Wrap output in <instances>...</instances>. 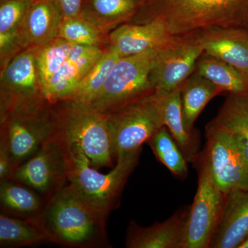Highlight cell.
I'll use <instances>...</instances> for the list:
<instances>
[{"label": "cell", "instance_id": "obj_1", "mask_svg": "<svg viewBox=\"0 0 248 248\" xmlns=\"http://www.w3.org/2000/svg\"><path fill=\"white\" fill-rule=\"evenodd\" d=\"M136 13L143 15L141 23L162 21L172 36L211 29L248 32V0H141Z\"/></svg>", "mask_w": 248, "mask_h": 248}, {"label": "cell", "instance_id": "obj_2", "mask_svg": "<svg viewBox=\"0 0 248 248\" xmlns=\"http://www.w3.org/2000/svg\"><path fill=\"white\" fill-rule=\"evenodd\" d=\"M107 217L65 184L46 202L39 222L48 241L73 248L107 246Z\"/></svg>", "mask_w": 248, "mask_h": 248}, {"label": "cell", "instance_id": "obj_3", "mask_svg": "<svg viewBox=\"0 0 248 248\" xmlns=\"http://www.w3.org/2000/svg\"><path fill=\"white\" fill-rule=\"evenodd\" d=\"M63 141L67 154L68 185L96 210L108 217L118 204L125 183L138 164L141 152L117 159L113 169L103 174L92 166L79 146Z\"/></svg>", "mask_w": 248, "mask_h": 248}, {"label": "cell", "instance_id": "obj_4", "mask_svg": "<svg viewBox=\"0 0 248 248\" xmlns=\"http://www.w3.org/2000/svg\"><path fill=\"white\" fill-rule=\"evenodd\" d=\"M165 93V91H155L107 114L115 160L141 152L143 143L164 126Z\"/></svg>", "mask_w": 248, "mask_h": 248}, {"label": "cell", "instance_id": "obj_5", "mask_svg": "<svg viewBox=\"0 0 248 248\" xmlns=\"http://www.w3.org/2000/svg\"><path fill=\"white\" fill-rule=\"evenodd\" d=\"M205 138L201 153L218 188L226 195L248 190V148L243 138L214 120L206 125Z\"/></svg>", "mask_w": 248, "mask_h": 248}, {"label": "cell", "instance_id": "obj_6", "mask_svg": "<svg viewBox=\"0 0 248 248\" xmlns=\"http://www.w3.org/2000/svg\"><path fill=\"white\" fill-rule=\"evenodd\" d=\"M161 46L122 57L111 71L100 93L84 109L107 115L155 92L151 73Z\"/></svg>", "mask_w": 248, "mask_h": 248}, {"label": "cell", "instance_id": "obj_7", "mask_svg": "<svg viewBox=\"0 0 248 248\" xmlns=\"http://www.w3.org/2000/svg\"><path fill=\"white\" fill-rule=\"evenodd\" d=\"M38 101L13 108L1 119V140L7 148L14 169L58 135V120L40 108Z\"/></svg>", "mask_w": 248, "mask_h": 248}, {"label": "cell", "instance_id": "obj_8", "mask_svg": "<svg viewBox=\"0 0 248 248\" xmlns=\"http://www.w3.org/2000/svg\"><path fill=\"white\" fill-rule=\"evenodd\" d=\"M192 164L198 173V184L181 248H209L219 223L226 194L214 182L202 153Z\"/></svg>", "mask_w": 248, "mask_h": 248}, {"label": "cell", "instance_id": "obj_9", "mask_svg": "<svg viewBox=\"0 0 248 248\" xmlns=\"http://www.w3.org/2000/svg\"><path fill=\"white\" fill-rule=\"evenodd\" d=\"M58 125L62 140L79 146L93 167L112 166L115 158L107 115L66 105Z\"/></svg>", "mask_w": 248, "mask_h": 248}, {"label": "cell", "instance_id": "obj_10", "mask_svg": "<svg viewBox=\"0 0 248 248\" xmlns=\"http://www.w3.org/2000/svg\"><path fill=\"white\" fill-rule=\"evenodd\" d=\"M11 180L28 186L46 199L67 182V154L60 134L14 169Z\"/></svg>", "mask_w": 248, "mask_h": 248}, {"label": "cell", "instance_id": "obj_11", "mask_svg": "<svg viewBox=\"0 0 248 248\" xmlns=\"http://www.w3.org/2000/svg\"><path fill=\"white\" fill-rule=\"evenodd\" d=\"M203 53L200 32L172 36L160 47L152 68L151 81L155 91L170 92L180 87L195 72Z\"/></svg>", "mask_w": 248, "mask_h": 248}, {"label": "cell", "instance_id": "obj_12", "mask_svg": "<svg viewBox=\"0 0 248 248\" xmlns=\"http://www.w3.org/2000/svg\"><path fill=\"white\" fill-rule=\"evenodd\" d=\"M103 53L99 47L73 45L68 60L41 88V97L51 103L68 100Z\"/></svg>", "mask_w": 248, "mask_h": 248}, {"label": "cell", "instance_id": "obj_13", "mask_svg": "<svg viewBox=\"0 0 248 248\" xmlns=\"http://www.w3.org/2000/svg\"><path fill=\"white\" fill-rule=\"evenodd\" d=\"M190 206L183 207L164 221L150 226L130 222L125 237L128 248H181Z\"/></svg>", "mask_w": 248, "mask_h": 248}, {"label": "cell", "instance_id": "obj_14", "mask_svg": "<svg viewBox=\"0 0 248 248\" xmlns=\"http://www.w3.org/2000/svg\"><path fill=\"white\" fill-rule=\"evenodd\" d=\"M3 81L9 90V96L4 102V112L15 106L38 100L40 89L36 49L23 52L13 59L5 68Z\"/></svg>", "mask_w": 248, "mask_h": 248}, {"label": "cell", "instance_id": "obj_15", "mask_svg": "<svg viewBox=\"0 0 248 248\" xmlns=\"http://www.w3.org/2000/svg\"><path fill=\"white\" fill-rule=\"evenodd\" d=\"M248 238V190L226 195L219 223L209 248H239Z\"/></svg>", "mask_w": 248, "mask_h": 248}, {"label": "cell", "instance_id": "obj_16", "mask_svg": "<svg viewBox=\"0 0 248 248\" xmlns=\"http://www.w3.org/2000/svg\"><path fill=\"white\" fill-rule=\"evenodd\" d=\"M172 36L162 21L123 24L111 32L110 47L121 57L129 56L161 46Z\"/></svg>", "mask_w": 248, "mask_h": 248}, {"label": "cell", "instance_id": "obj_17", "mask_svg": "<svg viewBox=\"0 0 248 248\" xmlns=\"http://www.w3.org/2000/svg\"><path fill=\"white\" fill-rule=\"evenodd\" d=\"M62 19L58 0H35L18 31L17 42L24 46L48 43L58 37Z\"/></svg>", "mask_w": 248, "mask_h": 248}, {"label": "cell", "instance_id": "obj_18", "mask_svg": "<svg viewBox=\"0 0 248 248\" xmlns=\"http://www.w3.org/2000/svg\"><path fill=\"white\" fill-rule=\"evenodd\" d=\"M204 54L237 68L248 79V32L230 29L200 32Z\"/></svg>", "mask_w": 248, "mask_h": 248}, {"label": "cell", "instance_id": "obj_19", "mask_svg": "<svg viewBox=\"0 0 248 248\" xmlns=\"http://www.w3.org/2000/svg\"><path fill=\"white\" fill-rule=\"evenodd\" d=\"M180 87L165 93L163 102L164 125L182 150L187 162L193 164L200 154V140L194 133H189L184 124Z\"/></svg>", "mask_w": 248, "mask_h": 248}, {"label": "cell", "instance_id": "obj_20", "mask_svg": "<svg viewBox=\"0 0 248 248\" xmlns=\"http://www.w3.org/2000/svg\"><path fill=\"white\" fill-rule=\"evenodd\" d=\"M223 91L210 80L194 72L182 85L181 99L184 124L189 133L204 108Z\"/></svg>", "mask_w": 248, "mask_h": 248}, {"label": "cell", "instance_id": "obj_21", "mask_svg": "<svg viewBox=\"0 0 248 248\" xmlns=\"http://www.w3.org/2000/svg\"><path fill=\"white\" fill-rule=\"evenodd\" d=\"M122 58L113 48L104 51L102 56L81 81L66 106L76 108H86L100 93L108 77L116 63Z\"/></svg>", "mask_w": 248, "mask_h": 248}, {"label": "cell", "instance_id": "obj_22", "mask_svg": "<svg viewBox=\"0 0 248 248\" xmlns=\"http://www.w3.org/2000/svg\"><path fill=\"white\" fill-rule=\"evenodd\" d=\"M43 198L28 186L11 179L1 182V207L18 216L38 220L46 202Z\"/></svg>", "mask_w": 248, "mask_h": 248}, {"label": "cell", "instance_id": "obj_23", "mask_svg": "<svg viewBox=\"0 0 248 248\" xmlns=\"http://www.w3.org/2000/svg\"><path fill=\"white\" fill-rule=\"evenodd\" d=\"M196 73L232 94H248V79L237 68L219 59L203 54L196 65Z\"/></svg>", "mask_w": 248, "mask_h": 248}, {"label": "cell", "instance_id": "obj_24", "mask_svg": "<svg viewBox=\"0 0 248 248\" xmlns=\"http://www.w3.org/2000/svg\"><path fill=\"white\" fill-rule=\"evenodd\" d=\"M48 241L40 222L32 218L0 215V246L20 247Z\"/></svg>", "mask_w": 248, "mask_h": 248}, {"label": "cell", "instance_id": "obj_25", "mask_svg": "<svg viewBox=\"0 0 248 248\" xmlns=\"http://www.w3.org/2000/svg\"><path fill=\"white\" fill-rule=\"evenodd\" d=\"M141 0H86L81 15L92 23L120 22L133 17Z\"/></svg>", "mask_w": 248, "mask_h": 248}, {"label": "cell", "instance_id": "obj_26", "mask_svg": "<svg viewBox=\"0 0 248 248\" xmlns=\"http://www.w3.org/2000/svg\"><path fill=\"white\" fill-rule=\"evenodd\" d=\"M148 143L156 159L171 173L183 179L187 177L188 162L166 126L161 127Z\"/></svg>", "mask_w": 248, "mask_h": 248}, {"label": "cell", "instance_id": "obj_27", "mask_svg": "<svg viewBox=\"0 0 248 248\" xmlns=\"http://www.w3.org/2000/svg\"><path fill=\"white\" fill-rule=\"evenodd\" d=\"M73 44L57 37L36 48L40 89L69 58Z\"/></svg>", "mask_w": 248, "mask_h": 248}, {"label": "cell", "instance_id": "obj_28", "mask_svg": "<svg viewBox=\"0 0 248 248\" xmlns=\"http://www.w3.org/2000/svg\"><path fill=\"white\" fill-rule=\"evenodd\" d=\"M35 0H1L0 49L4 53L17 40L18 31Z\"/></svg>", "mask_w": 248, "mask_h": 248}, {"label": "cell", "instance_id": "obj_29", "mask_svg": "<svg viewBox=\"0 0 248 248\" xmlns=\"http://www.w3.org/2000/svg\"><path fill=\"white\" fill-rule=\"evenodd\" d=\"M213 120L239 134L248 148V94L230 93Z\"/></svg>", "mask_w": 248, "mask_h": 248}, {"label": "cell", "instance_id": "obj_30", "mask_svg": "<svg viewBox=\"0 0 248 248\" xmlns=\"http://www.w3.org/2000/svg\"><path fill=\"white\" fill-rule=\"evenodd\" d=\"M58 37L73 45L99 47L100 32L94 24L81 17L63 18Z\"/></svg>", "mask_w": 248, "mask_h": 248}, {"label": "cell", "instance_id": "obj_31", "mask_svg": "<svg viewBox=\"0 0 248 248\" xmlns=\"http://www.w3.org/2000/svg\"><path fill=\"white\" fill-rule=\"evenodd\" d=\"M14 166L7 148L0 141V181L9 180L12 177Z\"/></svg>", "mask_w": 248, "mask_h": 248}, {"label": "cell", "instance_id": "obj_32", "mask_svg": "<svg viewBox=\"0 0 248 248\" xmlns=\"http://www.w3.org/2000/svg\"><path fill=\"white\" fill-rule=\"evenodd\" d=\"M63 18L79 17L82 9L83 0H58Z\"/></svg>", "mask_w": 248, "mask_h": 248}, {"label": "cell", "instance_id": "obj_33", "mask_svg": "<svg viewBox=\"0 0 248 248\" xmlns=\"http://www.w3.org/2000/svg\"><path fill=\"white\" fill-rule=\"evenodd\" d=\"M239 248H248V238L246 241L240 246Z\"/></svg>", "mask_w": 248, "mask_h": 248}]
</instances>
